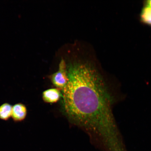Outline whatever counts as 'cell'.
<instances>
[{
	"instance_id": "2",
	"label": "cell",
	"mask_w": 151,
	"mask_h": 151,
	"mask_svg": "<svg viewBox=\"0 0 151 151\" xmlns=\"http://www.w3.org/2000/svg\"><path fill=\"white\" fill-rule=\"evenodd\" d=\"M49 78L56 88L62 91L65 88L68 81L67 65L63 59L60 61L58 70L50 76Z\"/></svg>"
},
{
	"instance_id": "5",
	"label": "cell",
	"mask_w": 151,
	"mask_h": 151,
	"mask_svg": "<svg viewBox=\"0 0 151 151\" xmlns=\"http://www.w3.org/2000/svg\"><path fill=\"white\" fill-rule=\"evenodd\" d=\"M12 106L8 103L0 106V119L7 121L12 116Z\"/></svg>"
},
{
	"instance_id": "7",
	"label": "cell",
	"mask_w": 151,
	"mask_h": 151,
	"mask_svg": "<svg viewBox=\"0 0 151 151\" xmlns=\"http://www.w3.org/2000/svg\"><path fill=\"white\" fill-rule=\"evenodd\" d=\"M145 3L151 6V0H150V1H145Z\"/></svg>"
},
{
	"instance_id": "1",
	"label": "cell",
	"mask_w": 151,
	"mask_h": 151,
	"mask_svg": "<svg viewBox=\"0 0 151 151\" xmlns=\"http://www.w3.org/2000/svg\"><path fill=\"white\" fill-rule=\"evenodd\" d=\"M67 68L68 81L61 91L64 114L90 135L114 137L119 132L112 113L115 101L104 80L90 65L74 64Z\"/></svg>"
},
{
	"instance_id": "4",
	"label": "cell",
	"mask_w": 151,
	"mask_h": 151,
	"mask_svg": "<svg viewBox=\"0 0 151 151\" xmlns=\"http://www.w3.org/2000/svg\"><path fill=\"white\" fill-rule=\"evenodd\" d=\"M27 113V107L24 104L17 103L12 107L11 117L15 122H22L26 119Z\"/></svg>"
},
{
	"instance_id": "6",
	"label": "cell",
	"mask_w": 151,
	"mask_h": 151,
	"mask_svg": "<svg viewBox=\"0 0 151 151\" xmlns=\"http://www.w3.org/2000/svg\"><path fill=\"white\" fill-rule=\"evenodd\" d=\"M141 21L151 26V6L145 3L140 14Z\"/></svg>"
},
{
	"instance_id": "3",
	"label": "cell",
	"mask_w": 151,
	"mask_h": 151,
	"mask_svg": "<svg viewBox=\"0 0 151 151\" xmlns=\"http://www.w3.org/2000/svg\"><path fill=\"white\" fill-rule=\"evenodd\" d=\"M61 90L57 88H50L44 91L42 93V99L45 103L54 104L61 99Z\"/></svg>"
}]
</instances>
